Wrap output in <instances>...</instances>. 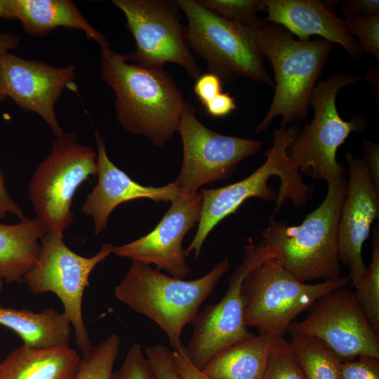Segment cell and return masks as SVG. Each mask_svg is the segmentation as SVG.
<instances>
[{
    "instance_id": "6da1fadb",
    "label": "cell",
    "mask_w": 379,
    "mask_h": 379,
    "mask_svg": "<svg viewBox=\"0 0 379 379\" xmlns=\"http://www.w3.org/2000/svg\"><path fill=\"white\" fill-rule=\"evenodd\" d=\"M100 58L101 75L115 94L121 127L163 147L178 131L186 103L173 77L163 67L131 62L109 47L101 48Z\"/></svg>"
},
{
    "instance_id": "7a4b0ae2",
    "label": "cell",
    "mask_w": 379,
    "mask_h": 379,
    "mask_svg": "<svg viewBox=\"0 0 379 379\" xmlns=\"http://www.w3.org/2000/svg\"><path fill=\"white\" fill-rule=\"evenodd\" d=\"M298 133L299 127L296 124L274 130L272 147L264 154L265 163L252 174L222 187L200 189L202 196L200 219L197 233L185 251L186 257L194 251L196 260L211 231L249 198L256 197L265 201L276 200L271 217L288 200L295 207L305 205L313 190L304 182L301 173L293 166L287 153Z\"/></svg>"
},
{
    "instance_id": "3957f363",
    "label": "cell",
    "mask_w": 379,
    "mask_h": 379,
    "mask_svg": "<svg viewBox=\"0 0 379 379\" xmlns=\"http://www.w3.org/2000/svg\"><path fill=\"white\" fill-rule=\"evenodd\" d=\"M249 30L275 79L272 104L255 133L267 131L278 116L282 117L281 127L305 119L312 91L335 44L322 38L296 40L284 27L265 19Z\"/></svg>"
},
{
    "instance_id": "277c9868",
    "label": "cell",
    "mask_w": 379,
    "mask_h": 379,
    "mask_svg": "<svg viewBox=\"0 0 379 379\" xmlns=\"http://www.w3.org/2000/svg\"><path fill=\"white\" fill-rule=\"evenodd\" d=\"M347 181L328 185L321 204L299 225L270 218L262 231V244L298 280H333L342 276L338 257V223Z\"/></svg>"
},
{
    "instance_id": "5b68a950",
    "label": "cell",
    "mask_w": 379,
    "mask_h": 379,
    "mask_svg": "<svg viewBox=\"0 0 379 379\" xmlns=\"http://www.w3.org/2000/svg\"><path fill=\"white\" fill-rule=\"evenodd\" d=\"M229 268L230 261L225 258L204 276L185 281L132 261L114 294L119 300L157 323L171 346L180 350L184 346L181 340L184 327L192 323L200 305Z\"/></svg>"
},
{
    "instance_id": "8992f818",
    "label": "cell",
    "mask_w": 379,
    "mask_h": 379,
    "mask_svg": "<svg viewBox=\"0 0 379 379\" xmlns=\"http://www.w3.org/2000/svg\"><path fill=\"white\" fill-rule=\"evenodd\" d=\"M361 79L357 74H336L315 85L310 99L314 117L288 148V157L300 173L326 181L328 185L345 179L346 169L337 161L338 149L352 132L364 129L366 121L359 115L350 121L343 119L336 107V96L342 88Z\"/></svg>"
},
{
    "instance_id": "52a82bcc",
    "label": "cell",
    "mask_w": 379,
    "mask_h": 379,
    "mask_svg": "<svg viewBox=\"0 0 379 379\" xmlns=\"http://www.w3.org/2000/svg\"><path fill=\"white\" fill-rule=\"evenodd\" d=\"M350 283L348 276L317 284L302 282L271 256L243 281L244 324L259 332L283 335L298 314L323 295Z\"/></svg>"
},
{
    "instance_id": "ba28073f",
    "label": "cell",
    "mask_w": 379,
    "mask_h": 379,
    "mask_svg": "<svg viewBox=\"0 0 379 379\" xmlns=\"http://www.w3.org/2000/svg\"><path fill=\"white\" fill-rule=\"evenodd\" d=\"M187 19L186 38L190 48L204 60L210 72L222 83L241 77L273 86L249 27L223 20L198 1H175Z\"/></svg>"
},
{
    "instance_id": "9c48e42d",
    "label": "cell",
    "mask_w": 379,
    "mask_h": 379,
    "mask_svg": "<svg viewBox=\"0 0 379 379\" xmlns=\"http://www.w3.org/2000/svg\"><path fill=\"white\" fill-rule=\"evenodd\" d=\"M97 171V153L79 142L77 133L55 138L29 184L30 202L46 233H63L68 229L74 218V195Z\"/></svg>"
},
{
    "instance_id": "30bf717a",
    "label": "cell",
    "mask_w": 379,
    "mask_h": 379,
    "mask_svg": "<svg viewBox=\"0 0 379 379\" xmlns=\"http://www.w3.org/2000/svg\"><path fill=\"white\" fill-rule=\"evenodd\" d=\"M40 244L36 262L25 275L23 281L34 295L52 292L58 296L62 303L63 313L74 328L76 343L84 357L93 347L82 316L83 293L89 286L90 274L112 253L114 246L104 244L97 254L86 258L69 249L60 232L46 233Z\"/></svg>"
},
{
    "instance_id": "8fae6325",
    "label": "cell",
    "mask_w": 379,
    "mask_h": 379,
    "mask_svg": "<svg viewBox=\"0 0 379 379\" xmlns=\"http://www.w3.org/2000/svg\"><path fill=\"white\" fill-rule=\"evenodd\" d=\"M126 19V27L135 41L128 61L161 68L166 62L181 66L197 78L201 69L190 51L175 1L112 0Z\"/></svg>"
},
{
    "instance_id": "7c38bea8",
    "label": "cell",
    "mask_w": 379,
    "mask_h": 379,
    "mask_svg": "<svg viewBox=\"0 0 379 379\" xmlns=\"http://www.w3.org/2000/svg\"><path fill=\"white\" fill-rule=\"evenodd\" d=\"M186 102L178 131L183 148L182 164L174 181L180 193L194 194L204 185L230 178L238 164L257 154L259 140L222 135L203 125Z\"/></svg>"
},
{
    "instance_id": "4fadbf2b",
    "label": "cell",
    "mask_w": 379,
    "mask_h": 379,
    "mask_svg": "<svg viewBox=\"0 0 379 379\" xmlns=\"http://www.w3.org/2000/svg\"><path fill=\"white\" fill-rule=\"evenodd\" d=\"M306 317L292 322L289 333L314 337L340 361L367 357L379 359L378 334L368 322L355 293L346 287L318 299Z\"/></svg>"
},
{
    "instance_id": "5bb4252c",
    "label": "cell",
    "mask_w": 379,
    "mask_h": 379,
    "mask_svg": "<svg viewBox=\"0 0 379 379\" xmlns=\"http://www.w3.org/2000/svg\"><path fill=\"white\" fill-rule=\"evenodd\" d=\"M271 256L261 241L256 244L250 239L244 247L242 263L229 277L225 296L208 305L192 321V336L185 347L191 361L200 370L223 349L254 335L244 321L241 286L246 277Z\"/></svg>"
},
{
    "instance_id": "9a60e30c",
    "label": "cell",
    "mask_w": 379,
    "mask_h": 379,
    "mask_svg": "<svg viewBox=\"0 0 379 379\" xmlns=\"http://www.w3.org/2000/svg\"><path fill=\"white\" fill-rule=\"evenodd\" d=\"M0 75L6 98L22 110L39 115L55 138L63 134L55 106L64 89L74 84L76 65L56 67L8 52L1 60Z\"/></svg>"
},
{
    "instance_id": "2e32d148",
    "label": "cell",
    "mask_w": 379,
    "mask_h": 379,
    "mask_svg": "<svg viewBox=\"0 0 379 379\" xmlns=\"http://www.w3.org/2000/svg\"><path fill=\"white\" fill-rule=\"evenodd\" d=\"M202 196L180 193L154 229L128 244L114 246L112 253L119 258L147 265L171 276L185 278L190 272L182 241L200 219Z\"/></svg>"
},
{
    "instance_id": "e0dca14e",
    "label": "cell",
    "mask_w": 379,
    "mask_h": 379,
    "mask_svg": "<svg viewBox=\"0 0 379 379\" xmlns=\"http://www.w3.org/2000/svg\"><path fill=\"white\" fill-rule=\"evenodd\" d=\"M349 180L338 223V257L349 267L352 285L356 288L367 267L361 255L372 222L379 215V189L375 185L365 160L346 153Z\"/></svg>"
},
{
    "instance_id": "ac0fdd59",
    "label": "cell",
    "mask_w": 379,
    "mask_h": 379,
    "mask_svg": "<svg viewBox=\"0 0 379 379\" xmlns=\"http://www.w3.org/2000/svg\"><path fill=\"white\" fill-rule=\"evenodd\" d=\"M94 136L98 149V182L87 195L81 212L92 218L95 235L106 228L111 213L121 203L141 198L157 202H173L178 197L180 192L175 182L162 187H152L133 180L109 159L105 141L98 131H95Z\"/></svg>"
},
{
    "instance_id": "d6986e66",
    "label": "cell",
    "mask_w": 379,
    "mask_h": 379,
    "mask_svg": "<svg viewBox=\"0 0 379 379\" xmlns=\"http://www.w3.org/2000/svg\"><path fill=\"white\" fill-rule=\"evenodd\" d=\"M265 11V19L282 25L299 40L307 41L317 35L340 44L353 58L364 53L360 44L348 32L342 20L319 0H262L256 8Z\"/></svg>"
},
{
    "instance_id": "ffe728a7",
    "label": "cell",
    "mask_w": 379,
    "mask_h": 379,
    "mask_svg": "<svg viewBox=\"0 0 379 379\" xmlns=\"http://www.w3.org/2000/svg\"><path fill=\"white\" fill-rule=\"evenodd\" d=\"M81 359L69 344L49 347L23 345L0 363V379H74Z\"/></svg>"
},
{
    "instance_id": "44dd1931",
    "label": "cell",
    "mask_w": 379,
    "mask_h": 379,
    "mask_svg": "<svg viewBox=\"0 0 379 379\" xmlns=\"http://www.w3.org/2000/svg\"><path fill=\"white\" fill-rule=\"evenodd\" d=\"M15 19L32 36H46L58 27L78 29L101 48L109 47L105 36L93 27L70 0H11Z\"/></svg>"
},
{
    "instance_id": "7402d4cb",
    "label": "cell",
    "mask_w": 379,
    "mask_h": 379,
    "mask_svg": "<svg viewBox=\"0 0 379 379\" xmlns=\"http://www.w3.org/2000/svg\"><path fill=\"white\" fill-rule=\"evenodd\" d=\"M278 337L254 334L217 353L201 371L211 379H262Z\"/></svg>"
},
{
    "instance_id": "603a6c76",
    "label": "cell",
    "mask_w": 379,
    "mask_h": 379,
    "mask_svg": "<svg viewBox=\"0 0 379 379\" xmlns=\"http://www.w3.org/2000/svg\"><path fill=\"white\" fill-rule=\"evenodd\" d=\"M46 231L36 218L25 217L14 225L0 223V278L22 282L36 262Z\"/></svg>"
},
{
    "instance_id": "cb8c5ba5",
    "label": "cell",
    "mask_w": 379,
    "mask_h": 379,
    "mask_svg": "<svg viewBox=\"0 0 379 379\" xmlns=\"http://www.w3.org/2000/svg\"><path fill=\"white\" fill-rule=\"evenodd\" d=\"M0 325L15 332L24 345L32 347L68 345L71 338L72 325L68 318L53 308L36 313L0 305Z\"/></svg>"
},
{
    "instance_id": "d4e9b609",
    "label": "cell",
    "mask_w": 379,
    "mask_h": 379,
    "mask_svg": "<svg viewBox=\"0 0 379 379\" xmlns=\"http://www.w3.org/2000/svg\"><path fill=\"white\" fill-rule=\"evenodd\" d=\"M290 343L306 379H340V361L318 339L290 333Z\"/></svg>"
},
{
    "instance_id": "484cf974",
    "label": "cell",
    "mask_w": 379,
    "mask_h": 379,
    "mask_svg": "<svg viewBox=\"0 0 379 379\" xmlns=\"http://www.w3.org/2000/svg\"><path fill=\"white\" fill-rule=\"evenodd\" d=\"M355 295L375 332H379V232L373 230L371 260L366 272L355 288Z\"/></svg>"
},
{
    "instance_id": "4316f807",
    "label": "cell",
    "mask_w": 379,
    "mask_h": 379,
    "mask_svg": "<svg viewBox=\"0 0 379 379\" xmlns=\"http://www.w3.org/2000/svg\"><path fill=\"white\" fill-rule=\"evenodd\" d=\"M120 347L119 336L113 333L83 357L74 379H111Z\"/></svg>"
},
{
    "instance_id": "83f0119b",
    "label": "cell",
    "mask_w": 379,
    "mask_h": 379,
    "mask_svg": "<svg viewBox=\"0 0 379 379\" xmlns=\"http://www.w3.org/2000/svg\"><path fill=\"white\" fill-rule=\"evenodd\" d=\"M208 11L230 22L251 27L262 18L257 14L258 0H199Z\"/></svg>"
},
{
    "instance_id": "f1b7e54d",
    "label": "cell",
    "mask_w": 379,
    "mask_h": 379,
    "mask_svg": "<svg viewBox=\"0 0 379 379\" xmlns=\"http://www.w3.org/2000/svg\"><path fill=\"white\" fill-rule=\"evenodd\" d=\"M262 379H306L290 341L283 335L276 341Z\"/></svg>"
},
{
    "instance_id": "f546056e",
    "label": "cell",
    "mask_w": 379,
    "mask_h": 379,
    "mask_svg": "<svg viewBox=\"0 0 379 379\" xmlns=\"http://www.w3.org/2000/svg\"><path fill=\"white\" fill-rule=\"evenodd\" d=\"M349 33L359 39L363 53L379 62V14L366 17H346L344 20Z\"/></svg>"
},
{
    "instance_id": "4dcf8cb0",
    "label": "cell",
    "mask_w": 379,
    "mask_h": 379,
    "mask_svg": "<svg viewBox=\"0 0 379 379\" xmlns=\"http://www.w3.org/2000/svg\"><path fill=\"white\" fill-rule=\"evenodd\" d=\"M111 379L158 378L147 357H144L140 345L135 343L129 348L121 368L113 371Z\"/></svg>"
},
{
    "instance_id": "1f68e13d",
    "label": "cell",
    "mask_w": 379,
    "mask_h": 379,
    "mask_svg": "<svg viewBox=\"0 0 379 379\" xmlns=\"http://www.w3.org/2000/svg\"><path fill=\"white\" fill-rule=\"evenodd\" d=\"M340 379H379L378 359L359 357L340 361Z\"/></svg>"
},
{
    "instance_id": "d6a6232c",
    "label": "cell",
    "mask_w": 379,
    "mask_h": 379,
    "mask_svg": "<svg viewBox=\"0 0 379 379\" xmlns=\"http://www.w3.org/2000/svg\"><path fill=\"white\" fill-rule=\"evenodd\" d=\"M145 354L158 379H180L171 361V351L165 345L149 347Z\"/></svg>"
},
{
    "instance_id": "836d02e7",
    "label": "cell",
    "mask_w": 379,
    "mask_h": 379,
    "mask_svg": "<svg viewBox=\"0 0 379 379\" xmlns=\"http://www.w3.org/2000/svg\"><path fill=\"white\" fill-rule=\"evenodd\" d=\"M194 91L204 106L206 103L222 93V82L211 72L200 74L194 85Z\"/></svg>"
},
{
    "instance_id": "e575fe53",
    "label": "cell",
    "mask_w": 379,
    "mask_h": 379,
    "mask_svg": "<svg viewBox=\"0 0 379 379\" xmlns=\"http://www.w3.org/2000/svg\"><path fill=\"white\" fill-rule=\"evenodd\" d=\"M171 361L180 379H211L193 364L185 346L171 352Z\"/></svg>"
},
{
    "instance_id": "d590c367",
    "label": "cell",
    "mask_w": 379,
    "mask_h": 379,
    "mask_svg": "<svg viewBox=\"0 0 379 379\" xmlns=\"http://www.w3.org/2000/svg\"><path fill=\"white\" fill-rule=\"evenodd\" d=\"M341 11L346 17H366L379 14L378 0L338 1Z\"/></svg>"
},
{
    "instance_id": "8d00e7d4",
    "label": "cell",
    "mask_w": 379,
    "mask_h": 379,
    "mask_svg": "<svg viewBox=\"0 0 379 379\" xmlns=\"http://www.w3.org/2000/svg\"><path fill=\"white\" fill-rule=\"evenodd\" d=\"M206 113L215 118L229 115L237 109L235 98L229 93H221L204 105Z\"/></svg>"
},
{
    "instance_id": "74e56055",
    "label": "cell",
    "mask_w": 379,
    "mask_h": 379,
    "mask_svg": "<svg viewBox=\"0 0 379 379\" xmlns=\"http://www.w3.org/2000/svg\"><path fill=\"white\" fill-rule=\"evenodd\" d=\"M363 149L366 166L372 176L373 182L379 189V146L366 138L363 140Z\"/></svg>"
},
{
    "instance_id": "f35d334b",
    "label": "cell",
    "mask_w": 379,
    "mask_h": 379,
    "mask_svg": "<svg viewBox=\"0 0 379 379\" xmlns=\"http://www.w3.org/2000/svg\"><path fill=\"white\" fill-rule=\"evenodd\" d=\"M8 213L15 215L20 220L25 218L23 211L11 197L6 190L4 173L0 168V219H4Z\"/></svg>"
},
{
    "instance_id": "ab89813d",
    "label": "cell",
    "mask_w": 379,
    "mask_h": 379,
    "mask_svg": "<svg viewBox=\"0 0 379 379\" xmlns=\"http://www.w3.org/2000/svg\"><path fill=\"white\" fill-rule=\"evenodd\" d=\"M20 44V38L12 32L0 33V65L3 57L11 50L18 48ZM5 94L0 75V102L5 100Z\"/></svg>"
},
{
    "instance_id": "60d3db41",
    "label": "cell",
    "mask_w": 379,
    "mask_h": 379,
    "mask_svg": "<svg viewBox=\"0 0 379 379\" xmlns=\"http://www.w3.org/2000/svg\"><path fill=\"white\" fill-rule=\"evenodd\" d=\"M0 18L15 20L11 0H0Z\"/></svg>"
},
{
    "instance_id": "b9f144b4",
    "label": "cell",
    "mask_w": 379,
    "mask_h": 379,
    "mask_svg": "<svg viewBox=\"0 0 379 379\" xmlns=\"http://www.w3.org/2000/svg\"><path fill=\"white\" fill-rule=\"evenodd\" d=\"M3 280L0 278V293L1 292L2 289H3Z\"/></svg>"
}]
</instances>
